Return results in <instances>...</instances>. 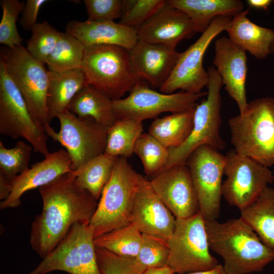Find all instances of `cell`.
Wrapping results in <instances>:
<instances>
[{"label":"cell","instance_id":"cell-1","mask_svg":"<svg viewBox=\"0 0 274 274\" xmlns=\"http://www.w3.org/2000/svg\"><path fill=\"white\" fill-rule=\"evenodd\" d=\"M39 192L42 210L31 223L29 242L43 259L60 244L74 225L89 223L98 203L78 185L74 172L40 187Z\"/></svg>","mask_w":274,"mask_h":274},{"label":"cell","instance_id":"cell-2","mask_svg":"<svg viewBox=\"0 0 274 274\" xmlns=\"http://www.w3.org/2000/svg\"><path fill=\"white\" fill-rule=\"evenodd\" d=\"M205 225L209 247L223 259L227 274L261 271L274 260V252L242 218L205 220Z\"/></svg>","mask_w":274,"mask_h":274},{"label":"cell","instance_id":"cell-3","mask_svg":"<svg viewBox=\"0 0 274 274\" xmlns=\"http://www.w3.org/2000/svg\"><path fill=\"white\" fill-rule=\"evenodd\" d=\"M234 150L269 167L274 165V98L249 102L242 113L228 120Z\"/></svg>","mask_w":274,"mask_h":274},{"label":"cell","instance_id":"cell-4","mask_svg":"<svg viewBox=\"0 0 274 274\" xmlns=\"http://www.w3.org/2000/svg\"><path fill=\"white\" fill-rule=\"evenodd\" d=\"M140 174L127 158L118 157L89 222L94 238L131 223L133 201Z\"/></svg>","mask_w":274,"mask_h":274},{"label":"cell","instance_id":"cell-5","mask_svg":"<svg viewBox=\"0 0 274 274\" xmlns=\"http://www.w3.org/2000/svg\"><path fill=\"white\" fill-rule=\"evenodd\" d=\"M81 69L88 85L112 100L122 98L138 81L131 67L129 51L118 46L86 47Z\"/></svg>","mask_w":274,"mask_h":274},{"label":"cell","instance_id":"cell-6","mask_svg":"<svg viewBox=\"0 0 274 274\" xmlns=\"http://www.w3.org/2000/svg\"><path fill=\"white\" fill-rule=\"evenodd\" d=\"M209 81L207 97L195 108L193 127L186 140L180 146L169 148V157L165 168L185 163L197 148L209 146L218 150L224 149L226 144L220 135L221 124L220 90L223 83L214 66L208 68Z\"/></svg>","mask_w":274,"mask_h":274},{"label":"cell","instance_id":"cell-7","mask_svg":"<svg viewBox=\"0 0 274 274\" xmlns=\"http://www.w3.org/2000/svg\"><path fill=\"white\" fill-rule=\"evenodd\" d=\"M0 59L23 96L32 117L45 131L50 127L47 107L49 70L22 45L7 47L2 51Z\"/></svg>","mask_w":274,"mask_h":274},{"label":"cell","instance_id":"cell-8","mask_svg":"<svg viewBox=\"0 0 274 274\" xmlns=\"http://www.w3.org/2000/svg\"><path fill=\"white\" fill-rule=\"evenodd\" d=\"M167 266L176 274L211 269L219 263L210 253L205 220L200 211L185 218H176L175 229L167 240Z\"/></svg>","mask_w":274,"mask_h":274},{"label":"cell","instance_id":"cell-9","mask_svg":"<svg viewBox=\"0 0 274 274\" xmlns=\"http://www.w3.org/2000/svg\"><path fill=\"white\" fill-rule=\"evenodd\" d=\"M0 133L13 139L22 138L34 151L45 156L48 135L35 120L19 90L0 59Z\"/></svg>","mask_w":274,"mask_h":274},{"label":"cell","instance_id":"cell-10","mask_svg":"<svg viewBox=\"0 0 274 274\" xmlns=\"http://www.w3.org/2000/svg\"><path fill=\"white\" fill-rule=\"evenodd\" d=\"M56 270L70 274H102L88 223L74 225L60 244L27 274H47Z\"/></svg>","mask_w":274,"mask_h":274},{"label":"cell","instance_id":"cell-11","mask_svg":"<svg viewBox=\"0 0 274 274\" xmlns=\"http://www.w3.org/2000/svg\"><path fill=\"white\" fill-rule=\"evenodd\" d=\"M60 130L50 126L45 132L59 142L68 153L75 171L95 157L105 153L109 127L91 117L81 118L69 111L57 117Z\"/></svg>","mask_w":274,"mask_h":274},{"label":"cell","instance_id":"cell-12","mask_svg":"<svg viewBox=\"0 0 274 274\" xmlns=\"http://www.w3.org/2000/svg\"><path fill=\"white\" fill-rule=\"evenodd\" d=\"M207 94L204 92L191 93L183 91L170 94L159 92L150 88L145 81L138 80L127 97L112 102L117 119L142 122L163 113H179L194 108L197 100Z\"/></svg>","mask_w":274,"mask_h":274},{"label":"cell","instance_id":"cell-13","mask_svg":"<svg viewBox=\"0 0 274 274\" xmlns=\"http://www.w3.org/2000/svg\"><path fill=\"white\" fill-rule=\"evenodd\" d=\"M232 17L215 18L193 44L180 53L171 74L159 88L161 92L170 94L178 90L191 93L202 92L209 81L208 72L203 66L204 53L213 40L226 30Z\"/></svg>","mask_w":274,"mask_h":274},{"label":"cell","instance_id":"cell-14","mask_svg":"<svg viewBox=\"0 0 274 274\" xmlns=\"http://www.w3.org/2000/svg\"><path fill=\"white\" fill-rule=\"evenodd\" d=\"M222 195L231 206L242 210L253 203L262 192L274 182V174L249 157L234 150L226 155Z\"/></svg>","mask_w":274,"mask_h":274},{"label":"cell","instance_id":"cell-15","mask_svg":"<svg viewBox=\"0 0 274 274\" xmlns=\"http://www.w3.org/2000/svg\"><path fill=\"white\" fill-rule=\"evenodd\" d=\"M226 162V155L207 145L195 149L186 161L205 220H216L219 216Z\"/></svg>","mask_w":274,"mask_h":274},{"label":"cell","instance_id":"cell-16","mask_svg":"<svg viewBox=\"0 0 274 274\" xmlns=\"http://www.w3.org/2000/svg\"><path fill=\"white\" fill-rule=\"evenodd\" d=\"M149 181L176 218H188L199 211L197 194L186 162L164 169Z\"/></svg>","mask_w":274,"mask_h":274},{"label":"cell","instance_id":"cell-17","mask_svg":"<svg viewBox=\"0 0 274 274\" xmlns=\"http://www.w3.org/2000/svg\"><path fill=\"white\" fill-rule=\"evenodd\" d=\"M176 221L175 217L153 190L150 181L140 175L131 223L142 233L167 241L174 231Z\"/></svg>","mask_w":274,"mask_h":274},{"label":"cell","instance_id":"cell-18","mask_svg":"<svg viewBox=\"0 0 274 274\" xmlns=\"http://www.w3.org/2000/svg\"><path fill=\"white\" fill-rule=\"evenodd\" d=\"M214 51V67L219 74L225 89L236 102L239 113H242L248 103L246 90V52L225 36L216 40Z\"/></svg>","mask_w":274,"mask_h":274},{"label":"cell","instance_id":"cell-19","mask_svg":"<svg viewBox=\"0 0 274 274\" xmlns=\"http://www.w3.org/2000/svg\"><path fill=\"white\" fill-rule=\"evenodd\" d=\"M73 172L72 160L65 150L61 149L50 153L43 160L32 164L15 178L9 195L1 201V210L19 207L21 197L26 192L39 188Z\"/></svg>","mask_w":274,"mask_h":274},{"label":"cell","instance_id":"cell-20","mask_svg":"<svg viewBox=\"0 0 274 274\" xmlns=\"http://www.w3.org/2000/svg\"><path fill=\"white\" fill-rule=\"evenodd\" d=\"M129 54L136 78L160 88L171 74L180 52L175 47L139 40Z\"/></svg>","mask_w":274,"mask_h":274},{"label":"cell","instance_id":"cell-21","mask_svg":"<svg viewBox=\"0 0 274 274\" xmlns=\"http://www.w3.org/2000/svg\"><path fill=\"white\" fill-rule=\"evenodd\" d=\"M138 29L139 40L176 48L197 31L185 13L168 4L163 5Z\"/></svg>","mask_w":274,"mask_h":274},{"label":"cell","instance_id":"cell-22","mask_svg":"<svg viewBox=\"0 0 274 274\" xmlns=\"http://www.w3.org/2000/svg\"><path fill=\"white\" fill-rule=\"evenodd\" d=\"M65 32L76 37L85 47L113 45L129 51L139 41L137 29L114 21L72 20L67 23Z\"/></svg>","mask_w":274,"mask_h":274},{"label":"cell","instance_id":"cell-23","mask_svg":"<svg viewBox=\"0 0 274 274\" xmlns=\"http://www.w3.org/2000/svg\"><path fill=\"white\" fill-rule=\"evenodd\" d=\"M248 13L243 10L233 16L226 31L234 44L256 59H264L270 54L274 31L251 21Z\"/></svg>","mask_w":274,"mask_h":274},{"label":"cell","instance_id":"cell-24","mask_svg":"<svg viewBox=\"0 0 274 274\" xmlns=\"http://www.w3.org/2000/svg\"><path fill=\"white\" fill-rule=\"evenodd\" d=\"M49 76L47 107L50 122L59 115L69 111L73 99L88 83L81 68L62 72L49 70Z\"/></svg>","mask_w":274,"mask_h":274},{"label":"cell","instance_id":"cell-25","mask_svg":"<svg viewBox=\"0 0 274 274\" xmlns=\"http://www.w3.org/2000/svg\"><path fill=\"white\" fill-rule=\"evenodd\" d=\"M166 2L187 15L197 32L201 33L215 18L233 17L244 10V3L239 0H167Z\"/></svg>","mask_w":274,"mask_h":274},{"label":"cell","instance_id":"cell-26","mask_svg":"<svg viewBox=\"0 0 274 274\" xmlns=\"http://www.w3.org/2000/svg\"><path fill=\"white\" fill-rule=\"evenodd\" d=\"M240 211V217L274 252V189L268 186L253 203Z\"/></svg>","mask_w":274,"mask_h":274},{"label":"cell","instance_id":"cell-27","mask_svg":"<svg viewBox=\"0 0 274 274\" xmlns=\"http://www.w3.org/2000/svg\"><path fill=\"white\" fill-rule=\"evenodd\" d=\"M68 110L81 118L91 117L98 124L108 127L117 120L112 100L89 85L75 95Z\"/></svg>","mask_w":274,"mask_h":274},{"label":"cell","instance_id":"cell-28","mask_svg":"<svg viewBox=\"0 0 274 274\" xmlns=\"http://www.w3.org/2000/svg\"><path fill=\"white\" fill-rule=\"evenodd\" d=\"M195 108L156 118L150 126L148 133L168 149L180 146L192 128Z\"/></svg>","mask_w":274,"mask_h":274},{"label":"cell","instance_id":"cell-29","mask_svg":"<svg viewBox=\"0 0 274 274\" xmlns=\"http://www.w3.org/2000/svg\"><path fill=\"white\" fill-rule=\"evenodd\" d=\"M118 157L103 153L91 159L74 171L76 183L97 201L111 177Z\"/></svg>","mask_w":274,"mask_h":274},{"label":"cell","instance_id":"cell-30","mask_svg":"<svg viewBox=\"0 0 274 274\" xmlns=\"http://www.w3.org/2000/svg\"><path fill=\"white\" fill-rule=\"evenodd\" d=\"M143 131L141 121L126 118L117 119L109 127L105 153L115 157H130Z\"/></svg>","mask_w":274,"mask_h":274},{"label":"cell","instance_id":"cell-31","mask_svg":"<svg viewBox=\"0 0 274 274\" xmlns=\"http://www.w3.org/2000/svg\"><path fill=\"white\" fill-rule=\"evenodd\" d=\"M142 233L133 223L103 234L94 238L97 247L105 249L117 255L135 258L139 252Z\"/></svg>","mask_w":274,"mask_h":274},{"label":"cell","instance_id":"cell-32","mask_svg":"<svg viewBox=\"0 0 274 274\" xmlns=\"http://www.w3.org/2000/svg\"><path fill=\"white\" fill-rule=\"evenodd\" d=\"M85 48L76 37L68 32H61L45 64L49 71L56 72L81 68Z\"/></svg>","mask_w":274,"mask_h":274},{"label":"cell","instance_id":"cell-33","mask_svg":"<svg viewBox=\"0 0 274 274\" xmlns=\"http://www.w3.org/2000/svg\"><path fill=\"white\" fill-rule=\"evenodd\" d=\"M133 153L141 159L145 174L153 177L165 169L169 157L168 148L149 133H143L140 136Z\"/></svg>","mask_w":274,"mask_h":274},{"label":"cell","instance_id":"cell-34","mask_svg":"<svg viewBox=\"0 0 274 274\" xmlns=\"http://www.w3.org/2000/svg\"><path fill=\"white\" fill-rule=\"evenodd\" d=\"M32 147L23 141L12 148H6L0 141V173L9 181L29 168Z\"/></svg>","mask_w":274,"mask_h":274},{"label":"cell","instance_id":"cell-35","mask_svg":"<svg viewBox=\"0 0 274 274\" xmlns=\"http://www.w3.org/2000/svg\"><path fill=\"white\" fill-rule=\"evenodd\" d=\"M31 31V35L27 41L26 49L35 58L45 64L55 48L61 32L46 21L38 22Z\"/></svg>","mask_w":274,"mask_h":274},{"label":"cell","instance_id":"cell-36","mask_svg":"<svg viewBox=\"0 0 274 274\" xmlns=\"http://www.w3.org/2000/svg\"><path fill=\"white\" fill-rule=\"evenodd\" d=\"M25 4L19 0L1 1L3 14L0 22V44L8 48L22 45L23 40L17 29L16 22Z\"/></svg>","mask_w":274,"mask_h":274},{"label":"cell","instance_id":"cell-37","mask_svg":"<svg viewBox=\"0 0 274 274\" xmlns=\"http://www.w3.org/2000/svg\"><path fill=\"white\" fill-rule=\"evenodd\" d=\"M169 250L166 240L142 233L141 246L135 258L139 265L145 269L167 265Z\"/></svg>","mask_w":274,"mask_h":274},{"label":"cell","instance_id":"cell-38","mask_svg":"<svg viewBox=\"0 0 274 274\" xmlns=\"http://www.w3.org/2000/svg\"><path fill=\"white\" fill-rule=\"evenodd\" d=\"M164 0H123L119 23L138 29L165 3Z\"/></svg>","mask_w":274,"mask_h":274},{"label":"cell","instance_id":"cell-39","mask_svg":"<svg viewBox=\"0 0 274 274\" xmlns=\"http://www.w3.org/2000/svg\"><path fill=\"white\" fill-rule=\"evenodd\" d=\"M98 264L102 274H143L146 269L135 258L117 255L95 246Z\"/></svg>","mask_w":274,"mask_h":274},{"label":"cell","instance_id":"cell-40","mask_svg":"<svg viewBox=\"0 0 274 274\" xmlns=\"http://www.w3.org/2000/svg\"><path fill=\"white\" fill-rule=\"evenodd\" d=\"M83 2L88 20L114 21L121 18L123 0H84Z\"/></svg>","mask_w":274,"mask_h":274},{"label":"cell","instance_id":"cell-41","mask_svg":"<svg viewBox=\"0 0 274 274\" xmlns=\"http://www.w3.org/2000/svg\"><path fill=\"white\" fill-rule=\"evenodd\" d=\"M48 1L27 0L20 18V24L26 31L31 30L36 24L41 7Z\"/></svg>","mask_w":274,"mask_h":274},{"label":"cell","instance_id":"cell-42","mask_svg":"<svg viewBox=\"0 0 274 274\" xmlns=\"http://www.w3.org/2000/svg\"><path fill=\"white\" fill-rule=\"evenodd\" d=\"M13 183L9 181L0 173V199L5 200L9 195L12 188Z\"/></svg>","mask_w":274,"mask_h":274},{"label":"cell","instance_id":"cell-43","mask_svg":"<svg viewBox=\"0 0 274 274\" xmlns=\"http://www.w3.org/2000/svg\"><path fill=\"white\" fill-rule=\"evenodd\" d=\"M271 0H248L247 3L252 8L262 10H267L273 2Z\"/></svg>","mask_w":274,"mask_h":274},{"label":"cell","instance_id":"cell-44","mask_svg":"<svg viewBox=\"0 0 274 274\" xmlns=\"http://www.w3.org/2000/svg\"><path fill=\"white\" fill-rule=\"evenodd\" d=\"M173 270L167 265L161 267H152L145 270L143 274H174Z\"/></svg>","mask_w":274,"mask_h":274},{"label":"cell","instance_id":"cell-45","mask_svg":"<svg viewBox=\"0 0 274 274\" xmlns=\"http://www.w3.org/2000/svg\"><path fill=\"white\" fill-rule=\"evenodd\" d=\"M184 274H227V273L226 272L223 266L221 264H218L215 267L210 270Z\"/></svg>","mask_w":274,"mask_h":274},{"label":"cell","instance_id":"cell-46","mask_svg":"<svg viewBox=\"0 0 274 274\" xmlns=\"http://www.w3.org/2000/svg\"><path fill=\"white\" fill-rule=\"evenodd\" d=\"M270 54H274V40L271 47Z\"/></svg>","mask_w":274,"mask_h":274}]
</instances>
